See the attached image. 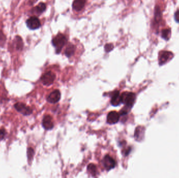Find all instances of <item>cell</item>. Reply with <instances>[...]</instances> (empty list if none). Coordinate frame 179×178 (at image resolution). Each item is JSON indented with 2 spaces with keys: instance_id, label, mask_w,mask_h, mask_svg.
I'll use <instances>...</instances> for the list:
<instances>
[{
  "instance_id": "7c38bea8",
  "label": "cell",
  "mask_w": 179,
  "mask_h": 178,
  "mask_svg": "<svg viewBox=\"0 0 179 178\" xmlns=\"http://www.w3.org/2000/svg\"><path fill=\"white\" fill-rule=\"evenodd\" d=\"M86 2V0H74L72 4L73 10L76 11H80L85 6Z\"/></svg>"
},
{
  "instance_id": "e0dca14e",
  "label": "cell",
  "mask_w": 179,
  "mask_h": 178,
  "mask_svg": "<svg viewBox=\"0 0 179 178\" xmlns=\"http://www.w3.org/2000/svg\"><path fill=\"white\" fill-rule=\"evenodd\" d=\"M155 21L156 23H159L162 19V12L160 11L159 7H157L155 8Z\"/></svg>"
},
{
  "instance_id": "ffe728a7",
  "label": "cell",
  "mask_w": 179,
  "mask_h": 178,
  "mask_svg": "<svg viewBox=\"0 0 179 178\" xmlns=\"http://www.w3.org/2000/svg\"><path fill=\"white\" fill-rule=\"evenodd\" d=\"M104 49H105V51L107 52H109L111 51L112 50L114 49V46L112 43H108L105 46Z\"/></svg>"
},
{
  "instance_id": "ac0fdd59",
  "label": "cell",
  "mask_w": 179,
  "mask_h": 178,
  "mask_svg": "<svg viewBox=\"0 0 179 178\" xmlns=\"http://www.w3.org/2000/svg\"><path fill=\"white\" fill-rule=\"evenodd\" d=\"M171 36V31L170 29H164L162 31V37L165 40H168Z\"/></svg>"
},
{
  "instance_id": "277c9868",
  "label": "cell",
  "mask_w": 179,
  "mask_h": 178,
  "mask_svg": "<svg viewBox=\"0 0 179 178\" xmlns=\"http://www.w3.org/2000/svg\"><path fill=\"white\" fill-rule=\"evenodd\" d=\"M14 108L18 112L24 116H29L32 113V109L23 103H16L14 104Z\"/></svg>"
},
{
  "instance_id": "5bb4252c",
  "label": "cell",
  "mask_w": 179,
  "mask_h": 178,
  "mask_svg": "<svg viewBox=\"0 0 179 178\" xmlns=\"http://www.w3.org/2000/svg\"><path fill=\"white\" fill-rule=\"evenodd\" d=\"M144 131L143 128H141V127H138L135 130V139L137 141H139V140H142V137L144 136Z\"/></svg>"
},
{
  "instance_id": "44dd1931",
  "label": "cell",
  "mask_w": 179,
  "mask_h": 178,
  "mask_svg": "<svg viewBox=\"0 0 179 178\" xmlns=\"http://www.w3.org/2000/svg\"><path fill=\"white\" fill-rule=\"evenodd\" d=\"M5 40V37L3 33L1 31H0V45H3Z\"/></svg>"
},
{
  "instance_id": "5b68a950",
  "label": "cell",
  "mask_w": 179,
  "mask_h": 178,
  "mask_svg": "<svg viewBox=\"0 0 179 178\" xmlns=\"http://www.w3.org/2000/svg\"><path fill=\"white\" fill-rule=\"evenodd\" d=\"M102 163L105 169L107 171H110L112 169L114 168L116 165L115 161L108 155H107L104 157Z\"/></svg>"
},
{
  "instance_id": "30bf717a",
  "label": "cell",
  "mask_w": 179,
  "mask_h": 178,
  "mask_svg": "<svg viewBox=\"0 0 179 178\" xmlns=\"http://www.w3.org/2000/svg\"><path fill=\"white\" fill-rule=\"evenodd\" d=\"M173 56V53L171 52L163 51L162 54H160L159 59V62L160 65H163L166 63L169 60L171 59Z\"/></svg>"
},
{
  "instance_id": "6da1fadb",
  "label": "cell",
  "mask_w": 179,
  "mask_h": 178,
  "mask_svg": "<svg viewBox=\"0 0 179 178\" xmlns=\"http://www.w3.org/2000/svg\"><path fill=\"white\" fill-rule=\"evenodd\" d=\"M67 39L63 34H59L52 40V45L56 48V52L57 54L61 52L63 46L66 45Z\"/></svg>"
},
{
  "instance_id": "9a60e30c",
  "label": "cell",
  "mask_w": 179,
  "mask_h": 178,
  "mask_svg": "<svg viewBox=\"0 0 179 178\" xmlns=\"http://www.w3.org/2000/svg\"><path fill=\"white\" fill-rule=\"evenodd\" d=\"M87 170L90 175L92 176H94L97 175V168L95 165L93 164H89L87 166Z\"/></svg>"
},
{
  "instance_id": "8992f818",
  "label": "cell",
  "mask_w": 179,
  "mask_h": 178,
  "mask_svg": "<svg viewBox=\"0 0 179 178\" xmlns=\"http://www.w3.org/2000/svg\"><path fill=\"white\" fill-rule=\"evenodd\" d=\"M26 24L28 27L32 30L38 29L41 26V22L39 19L35 16L28 18L26 21Z\"/></svg>"
},
{
  "instance_id": "52a82bcc",
  "label": "cell",
  "mask_w": 179,
  "mask_h": 178,
  "mask_svg": "<svg viewBox=\"0 0 179 178\" xmlns=\"http://www.w3.org/2000/svg\"><path fill=\"white\" fill-rule=\"evenodd\" d=\"M61 98V93L59 90H53L47 97V100L51 103H56L59 101Z\"/></svg>"
},
{
  "instance_id": "7402d4cb",
  "label": "cell",
  "mask_w": 179,
  "mask_h": 178,
  "mask_svg": "<svg viewBox=\"0 0 179 178\" xmlns=\"http://www.w3.org/2000/svg\"><path fill=\"white\" fill-rule=\"evenodd\" d=\"M5 134H6V131L3 128L0 130V141L2 140L5 137Z\"/></svg>"
},
{
  "instance_id": "cb8c5ba5",
  "label": "cell",
  "mask_w": 179,
  "mask_h": 178,
  "mask_svg": "<svg viewBox=\"0 0 179 178\" xmlns=\"http://www.w3.org/2000/svg\"><path fill=\"white\" fill-rule=\"evenodd\" d=\"M37 1V0H32V2H33V3H35V2H36Z\"/></svg>"
},
{
  "instance_id": "4fadbf2b",
  "label": "cell",
  "mask_w": 179,
  "mask_h": 178,
  "mask_svg": "<svg viewBox=\"0 0 179 178\" xmlns=\"http://www.w3.org/2000/svg\"><path fill=\"white\" fill-rule=\"evenodd\" d=\"M75 50H76L75 46L72 44H70L67 47L66 51H65V55L68 58H70L74 55Z\"/></svg>"
},
{
  "instance_id": "ba28073f",
  "label": "cell",
  "mask_w": 179,
  "mask_h": 178,
  "mask_svg": "<svg viewBox=\"0 0 179 178\" xmlns=\"http://www.w3.org/2000/svg\"><path fill=\"white\" fill-rule=\"evenodd\" d=\"M120 114L116 111H111L107 117V122L110 124H114L119 121Z\"/></svg>"
},
{
  "instance_id": "3957f363",
  "label": "cell",
  "mask_w": 179,
  "mask_h": 178,
  "mask_svg": "<svg viewBox=\"0 0 179 178\" xmlns=\"http://www.w3.org/2000/svg\"><path fill=\"white\" fill-rule=\"evenodd\" d=\"M55 79H56L55 74L51 71H48L44 73L42 76L41 80L43 85L47 86H49L53 84Z\"/></svg>"
},
{
  "instance_id": "9c48e42d",
  "label": "cell",
  "mask_w": 179,
  "mask_h": 178,
  "mask_svg": "<svg viewBox=\"0 0 179 178\" xmlns=\"http://www.w3.org/2000/svg\"><path fill=\"white\" fill-rule=\"evenodd\" d=\"M42 125L45 130H50L53 128L54 127L52 118L49 115H46L44 117L42 120Z\"/></svg>"
},
{
  "instance_id": "2e32d148",
  "label": "cell",
  "mask_w": 179,
  "mask_h": 178,
  "mask_svg": "<svg viewBox=\"0 0 179 178\" xmlns=\"http://www.w3.org/2000/svg\"><path fill=\"white\" fill-rule=\"evenodd\" d=\"M46 8V6L45 4L44 3H40L38 5L34 8V9H35L36 13L37 14H41L45 11Z\"/></svg>"
},
{
  "instance_id": "d6986e66",
  "label": "cell",
  "mask_w": 179,
  "mask_h": 178,
  "mask_svg": "<svg viewBox=\"0 0 179 178\" xmlns=\"http://www.w3.org/2000/svg\"><path fill=\"white\" fill-rule=\"evenodd\" d=\"M27 157L28 161H31L32 160L33 156L34 155V149H32V148H28L27 149Z\"/></svg>"
},
{
  "instance_id": "8fae6325",
  "label": "cell",
  "mask_w": 179,
  "mask_h": 178,
  "mask_svg": "<svg viewBox=\"0 0 179 178\" xmlns=\"http://www.w3.org/2000/svg\"><path fill=\"white\" fill-rule=\"evenodd\" d=\"M111 103L112 106H115V107L119 106L121 103V95H120V93L118 91L115 92L114 94L112 95L111 100Z\"/></svg>"
},
{
  "instance_id": "7a4b0ae2",
  "label": "cell",
  "mask_w": 179,
  "mask_h": 178,
  "mask_svg": "<svg viewBox=\"0 0 179 178\" xmlns=\"http://www.w3.org/2000/svg\"><path fill=\"white\" fill-rule=\"evenodd\" d=\"M122 103L132 108L136 99V95L132 92H124L121 95Z\"/></svg>"
},
{
  "instance_id": "603a6c76",
  "label": "cell",
  "mask_w": 179,
  "mask_h": 178,
  "mask_svg": "<svg viewBox=\"0 0 179 178\" xmlns=\"http://www.w3.org/2000/svg\"><path fill=\"white\" fill-rule=\"evenodd\" d=\"M174 19L177 23H179V11L177 10L174 14Z\"/></svg>"
}]
</instances>
